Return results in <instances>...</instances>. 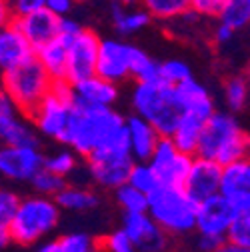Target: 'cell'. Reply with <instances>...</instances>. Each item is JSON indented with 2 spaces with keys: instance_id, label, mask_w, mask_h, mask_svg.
Here are the masks:
<instances>
[{
  "instance_id": "1",
  "label": "cell",
  "mask_w": 250,
  "mask_h": 252,
  "mask_svg": "<svg viewBox=\"0 0 250 252\" xmlns=\"http://www.w3.org/2000/svg\"><path fill=\"white\" fill-rule=\"evenodd\" d=\"M250 138L234 112L214 110L204 122L194 156L214 160L216 164H228L240 158H248Z\"/></svg>"
},
{
  "instance_id": "2",
  "label": "cell",
  "mask_w": 250,
  "mask_h": 252,
  "mask_svg": "<svg viewBox=\"0 0 250 252\" xmlns=\"http://www.w3.org/2000/svg\"><path fill=\"white\" fill-rule=\"evenodd\" d=\"M120 126H124V116L112 106H84L74 102L70 122L60 142L74 150L76 156L86 158Z\"/></svg>"
},
{
  "instance_id": "3",
  "label": "cell",
  "mask_w": 250,
  "mask_h": 252,
  "mask_svg": "<svg viewBox=\"0 0 250 252\" xmlns=\"http://www.w3.org/2000/svg\"><path fill=\"white\" fill-rule=\"evenodd\" d=\"M198 202L182 186L158 184L146 194V212L166 234L184 236L194 232Z\"/></svg>"
},
{
  "instance_id": "4",
  "label": "cell",
  "mask_w": 250,
  "mask_h": 252,
  "mask_svg": "<svg viewBox=\"0 0 250 252\" xmlns=\"http://www.w3.org/2000/svg\"><path fill=\"white\" fill-rule=\"evenodd\" d=\"M132 162L126 126H120L114 134H110L86 156L90 180L104 190H114L126 182Z\"/></svg>"
},
{
  "instance_id": "5",
  "label": "cell",
  "mask_w": 250,
  "mask_h": 252,
  "mask_svg": "<svg viewBox=\"0 0 250 252\" xmlns=\"http://www.w3.org/2000/svg\"><path fill=\"white\" fill-rule=\"evenodd\" d=\"M60 220V208L52 196L32 194L28 198H20L18 208L8 222L10 242L32 246L48 236Z\"/></svg>"
},
{
  "instance_id": "6",
  "label": "cell",
  "mask_w": 250,
  "mask_h": 252,
  "mask_svg": "<svg viewBox=\"0 0 250 252\" xmlns=\"http://www.w3.org/2000/svg\"><path fill=\"white\" fill-rule=\"evenodd\" d=\"M132 108L134 114L148 120L160 136H170L180 108L174 98V86L156 78L148 82H136L132 90Z\"/></svg>"
},
{
  "instance_id": "7",
  "label": "cell",
  "mask_w": 250,
  "mask_h": 252,
  "mask_svg": "<svg viewBox=\"0 0 250 252\" xmlns=\"http://www.w3.org/2000/svg\"><path fill=\"white\" fill-rule=\"evenodd\" d=\"M52 78L46 74L36 56H30L14 68L2 70V90L24 116L34 112L40 100L48 94Z\"/></svg>"
},
{
  "instance_id": "8",
  "label": "cell",
  "mask_w": 250,
  "mask_h": 252,
  "mask_svg": "<svg viewBox=\"0 0 250 252\" xmlns=\"http://www.w3.org/2000/svg\"><path fill=\"white\" fill-rule=\"evenodd\" d=\"M72 110H74L72 84L68 80H52L48 94L40 100V104L28 118L38 134L60 142L70 122Z\"/></svg>"
},
{
  "instance_id": "9",
  "label": "cell",
  "mask_w": 250,
  "mask_h": 252,
  "mask_svg": "<svg viewBox=\"0 0 250 252\" xmlns=\"http://www.w3.org/2000/svg\"><path fill=\"white\" fill-rule=\"evenodd\" d=\"M192 158H194L192 154H186V152L178 150L168 136H160L154 150H152V154H150V158H148V164L156 172L160 184L182 186L186 174L190 170Z\"/></svg>"
},
{
  "instance_id": "10",
  "label": "cell",
  "mask_w": 250,
  "mask_h": 252,
  "mask_svg": "<svg viewBox=\"0 0 250 252\" xmlns=\"http://www.w3.org/2000/svg\"><path fill=\"white\" fill-rule=\"evenodd\" d=\"M0 144L40 146V136L30 118L16 108L4 90H0Z\"/></svg>"
},
{
  "instance_id": "11",
  "label": "cell",
  "mask_w": 250,
  "mask_h": 252,
  "mask_svg": "<svg viewBox=\"0 0 250 252\" xmlns=\"http://www.w3.org/2000/svg\"><path fill=\"white\" fill-rule=\"evenodd\" d=\"M44 154L40 146L0 144V176L12 182H28L42 168Z\"/></svg>"
},
{
  "instance_id": "12",
  "label": "cell",
  "mask_w": 250,
  "mask_h": 252,
  "mask_svg": "<svg viewBox=\"0 0 250 252\" xmlns=\"http://www.w3.org/2000/svg\"><path fill=\"white\" fill-rule=\"evenodd\" d=\"M98 44H100V38L92 30H84V28L68 42L66 80L70 84L94 74Z\"/></svg>"
},
{
  "instance_id": "13",
  "label": "cell",
  "mask_w": 250,
  "mask_h": 252,
  "mask_svg": "<svg viewBox=\"0 0 250 252\" xmlns=\"http://www.w3.org/2000/svg\"><path fill=\"white\" fill-rule=\"evenodd\" d=\"M218 194H222L234 212H250V160L240 158L220 168Z\"/></svg>"
},
{
  "instance_id": "14",
  "label": "cell",
  "mask_w": 250,
  "mask_h": 252,
  "mask_svg": "<svg viewBox=\"0 0 250 252\" xmlns=\"http://www.w3.org/2000/svg\"><path fill=\"white\" fill-rule=\"evenodd\" d=\"M122 230L134 242L138 252H164L166 232L148 216V212H124Z\"/></svg>"
},
{
  "instance_id": "15",
  "label": "cell",
  "mask_w": 250,
  "mask_h": 252,
  "mask_svg": "<svg viewBox=\"0 0 250 252\" xmlns=\"http://www.w3.org/2000/svg\"><path fill=\"white\" fill-rule=\"evenodd\" d=\"M234 208L222 194H212L204 200L198 202L196 206V232L202 234H212V236H220L224 238L226 228L230 224V220L234 216Z\"/></svg>"
},
{
  "instance_id": "16",
  "label": "cell",
  "mask_w": 250,
  "mask_h": 252,
  "mask_svg": "<svg viewBox=\"0 0 250 252\" xmlns=\"http://www.w3.org/2000/svg\"><path fill=\"white\" fill-rule=\"evenodd\" d=\"M220 168L222 166L216 164L214 160L194 156L192 164H190V170L184 178L182 188L196 202L216 194L218 192V184H220Z\"/></svg>"
},
{
  "instance_id": "17",
  "label": "cell",
  "mask_w": 250,
  "mask_h": 252,
  "mask_svg": "<svg viewBox=\"0 0 250 252\" xmlns=\"http://www.w3.org/2000/svg\"><path fill=\"white\" fill-rule=\"evenodd\" d=\"M94 74L114 84H120L122 80H126L130 76L128 74V44L118 42V40H100Z\"/></svg>"
},
{
  "instance_id": "18",
  "label": "cell",
  "mask_w": 250,
  "mask_h": 252,
  "mask_svg": "<svg viewBox=\"0 0 250 252\" xmlns=\"http://www.w3.org/2000/svg\"><path fill=\"white\" fill-rule=\"evenodd\" d=\"M58 18L60 16L52 14L48 8H40L18 18H10V22L26 36L30 46L36 50L38 46H42L44 42L58 34Z\"/></svg>"
},
{
  "instance_id": "19",
  "label": "cell",
  "mask_w": 250,
  "mask_h": 252,
  "mask_svg": "<svg viewBox=\"0 0 250 252\" xmlns=\"http://www.w3.org/2000/svg\"><path fill=\"white\" fill-rule=\"evenodd\" d=\"M74 102L84 106H112L118 98V84L108 82L96 74L72 84Z\"/></svg>"
},
{
  "instance_id": "20",
  "label": "cell",
  "mask_w": 250,
  "mask_h": 252,
  "mask_svg": "<svg viewBox=\"0 0 250 252\" xmlns=\"http://www.w3.org/2000/svg\"><path fill=\"white\" fill-rule=\"evenodd\" d=\"M124 126H126L132 160L148 162V158H150V154H152L156 142H158L160 134L154 130V126L148 120H144L138 114H132L128 118H124Z\"/></svg>"
},
{
  "instance_id": "21",
  "label": "cell",
  "mask_w": 250,
  "mask_h": 252,
  "mask_svg": "<svg viewBox=\"0 0 250 252\" xmlns=\"http://www.w3.org/2000/svg\"><path fill=\"white\" fill-rule=\"evenodd\" d=\"M30 56H34V48L12 22L0 28V68H14Z\"/></svg>"
},
{
  "instance_id": "22",
  "label": "cell",
  "mask_w": 250,
  "mask_h": 252,
  "mask_svg": "<svg viewBox=\"0 0 250 252\" xmlns=\"http://www.w3.org/2000/svg\"><path fill=\"white\" fill-rule=\"evenodd\" d=\"M174 98H176L180 112L192 110V112H198V114L210 118V114L216 110L208 88L204 84H200L198 80H194L192 76L174 84Z\"/></svg>"
},
{
  "instance_id": "23",
  "label": "cell",
  "mask_w": 250,
  "mask_h": 252,
  "mask_svg": "<svg viewBox=\"0 0 250 252\" xmlns=\"http://www.w3.org/2000/svg\"><path fill=\"white\" fill-rule=\"evenodd\" d=\"M72 38H64L56 34L42 46L34 50V56L46 70L52 80H66V56H68V42Z\"/></svg>"
},
{
  "instance_id": "24",
  "label": "cell",
  "mask_w": 250,
  "mask_h": 252,
  "mask_svg": "<svg viewBox=\"0 0 250 252\" xmlns=\"http://www.w3.org/2000/svg\"><path fill=\"white\" fill-rule=\"evenodd\" d=\"M208 118L198 114V112H192V110H182L178 120H176V126L172 134L168 136L172 140V144L186 152V154H192L196 152V146H198V138H200V132H202V126Z\"/></svg>"
},
{
  "instance_id": "25",
  "label": "cell",
  "mask_w": 250,
  "mask_h": 252,
  "mask_svg": "<svg viewBox=\"0 0 250 252\" xmlns=\"http://www.w3.org/2000/svg\"><path fill=\"white\" fill-rule=\"evenodd\" d=\"M54 202L58 204L60 210H68V212H90V210L98 208L100 196L94 190H90V188L66 184L54 196Z\"/></svg>"
},
{
  "instance_id": "26",
  "label": "cell",
  "mask_w": 250,
  "mask_h": 252,
  "mask_svg": "<svg viewBox=\"0 0 250 252\" xmlns=\"http://www.w3.org/2000/svg\"><path fill=\"white\" fill-rule=\"evenodd\" d=\"M98 242L86 232H68L56 240L42 242L36 252H96Z\"/></svg>"
},
{
  "instance_id": "27",
  "label": "cell",
  "mask_w": 250,
  "mask_h": 252,
  "mask_svg": "<svg viewBox=\"0 0 250 252\" xmlns=\"http://www.w3.org/2000/svg\"><path fill=\"white\" fill-rule=\"evenodd\" d=\"M112 22L120 34L128 36V34H134L138 30H142L150 22V14L146 10H128V8H124V4L114 2L112 4Z\"/></svg>"
},
{
  "instance_id": "28",
  "label": "cell",
  "mask_w": 250,
  "mask_h": 252,
  "mask_svg": "<svg viewBox=\"0 0 250 252\" xmlns=\"http://www.w3.org/2000/svg\"><path fill=\"white\" fill-rule=\"evenodd\" d=\"M128 74L136 82H148L158 78V62L150 58L142 48L128 44Z\"/></svg>"
},
{
  "instance_id": "29",
  "label": "cell",
  "mask_w": 250,
  "mask_h": 252,
  "mask_svg": "<svg viewBox=\"0 0 250 252\" xmlns=\"http://www.w3.org/2000/svg\"><path fill=\"white\" fill-rule=\"evenodd\" d=\"M76 166H78V158H76V152L70 150L68 146L66 148H60L52 154H44V160H42V168L62 176V178H68L76 172Z\"/></svg>"
},
{
  "instance_id": "30",
  "label": "cell",
  "mask_w": 250,
  "mask_h": 252,
  "mask_svg": "<svg viewBox=\"0 0 250 252\" xmlns=\"http://www.w3.org/2000/svg\"><path fill=\"white\" fill-rule=\"evenodd\" d=\"M218 18L222 24L230 26L234 32L246 28V24L250 22V0H226Z\"/></svg>"
},
{
  "instance_id": "31",
  "label": "cell",
  "mask_w": 250,
  "mask_h": 252,
  "mask_svg": "<svg viewBox=\"0 0 250 252\" xmlns=\"http://www.w3.org/2000/svg\"><path fill=\"white\" fill-rule=\"evenodd\" d=\"M146 12L160 20L178 18L190 8V0H142Z\"/></svg>"
},
{
  "instance_id": "32",
  "label": "cell",
  "mask_w": 250,
  "mask_h": 252,
  "mask_svg": "<svg viewBox=\"0 0 250 252\" xmlns=\"http://www.w3.org/2000/svg\"><path fill=\"white\" fill-rule=\"evenodd\" d=\"M224 100L228 112H242L248 102V82L244 76H230L224 82Z\"/></svg>"
},
{
  "instance_id": "33",
  "label": "cell",
  "mask_w": 250,
  "mask_h": 252,
  "mask_svg": "<svg viewBox=\"0 0 250 252\" xmlns=\"http://www.w3.org/2000/svg\"><path fill=\"white\" fill-rule=\"evenodd\" d=\"M126 182L130 186H134L136 190L148 194L152 192L156 186H158V176H156V172L152 170V166L148 162H140V160H134L132 166H130V172H128V178Z\"/></svg>"
},
{
  "instance_id": "34",
  "label": "cell",
  "mask_w": 250,
  "mask_h": 252,
  "mask_svg": "<svg viewBox=\"0 0 250 252\" xmlns=\"http://www.w3.org/2000/svg\"><path fill=\"white\" fill-rule=\"evenodd\" d=\"M30 184H32V190H34V194H40V196H56L62 188H64L68 182H66V178H62V176H58V174H54V172H50V170H46V168H40L32 178L28 180Z\"/></svg>"
},
{
  "instance_id": "35",
  "label": "cell",
  "mask_w": 250,
  "mask_h": 252,
  "mask_svg": "<svg viewBox=\"0 0 250 252\" xmlns=\"http://www.w3.org/2000/svg\"><path fill=\"white\" fill-rule=\"evenodd\" d=\"M114 198L122 212H146V194L136 190L128 182L114 188Z\"/></svg>"
},
{
  "instance_id": "36",
  "label": "cell",
  "mask_w": 250,
  "mask_h": 252,
  "mask_svg": "<svg viewBox=\"0 0 250 252\" xmlns=\"http://www.w3.org/2000/svg\"><path fill=\"white\" fill-rule=\"evenodd\" d=\"M224 240L250 248V212H236L226 228Z\"/></svg>"
},
{
  "instance_id": "37",
  "label": "cell",
  "mask_w": 250,
  "mask_h": 252,
  "mask_svg": "<svg viewBox=\"0 0 250 252\" xmlns=\"http://www.w3.org/2000/svg\"><path fill=\"white\" fill-rule=\"evenodd\" d=\"M192 76V70L186 62L178 60V58H170V60H164V62H158V78L164 80L166 84H178L186 78Z\"/></svg>"
},
{
  "instance_id": "38",
  "label": "cell",
  "mask_w": 250,
  "mask_h": 252,
  "mask_svg": "<svg viewBox=\"0 0 250 252\" xmlns=\"http://www.w3.org/2000/svg\"><path fill=\"white\" fill-rule=\"evenodd\" d=\"M100 246L104 248V252H138L134 242L128 238V234L122 228L112 230L110 234H106L100 240Z\"/></svg>"
},
{
  "instance_id": "39",
  "label": "cell",
  "mask_w": 250,
  "mask_h": 252,
  "mask_svg": "<svg viewBox=\"0 0 250 252\" xmlns=\"http://www.w3.org/2000/svg\"><path fill=\"white\" fill-rule=\"evenodd\" d=\"M18 202H20V196L14 190L0 186V226H8V222L18 208Z\"/></svg>"
},
{
  "instance_id": "40",
  "label": "cell",
  "mask_w": 250,
  "mask_h": 252,
  "mask_svg": "<svg viewBox=\"0 0 250 252\" xmlns=\"http://www.w3.org/2000/svg\"><path fill=\"white\" fill-rule=\"evenodd\" d=\"M226 0H190V10L198 16H218Z\"/></svg>"
},
{
  "instance_id": "41",
  "label": "cell",
  "mask_w": 250,
  "mask_h": 252,
  "mask_svg": "<svg viewBox=\"0 0 250 252\" xmlns=\"http://www.w3.org/2000/svg\"><path fill=\"white\" fill-rule=\"evenodd\" d=\"M8 4H10L12 18H18V16L44 8V0H8Z\"/></svg>"
},
{
  "instance_id": "42",
  "label": "cell",
  "mask_w": 250,
  "mask_h": 252,
  "mask_svg": "<svg viewBox=\"0 0 250 252\" xmlns=\"http://www.w3.org/2000/svg\"><path fill=\"white\" fill-rule=\"evenodd\" d=\"M196 232V230H194ZM224 238L220 236H212V234H202V232H196V238H194V250L196 252H214L216 246L220 244Z\"/></svg>"
},
{
  "instance_id": "43",
  "label": "cell",
  "mask_w": 250,
  "mask_h": 252,
  "mask_svg": "<svg viewBox=\"0 0 250 252\" xmlns=\"http://www.w3.org/2000/svg\"><path fill=\"white\" fill-rule=\"evenodd\" d=\"M82 30V26L72 20V18H66V16H60L58 18V34L64 36V38H74L78 32Z\"/></svg>"
},
{
  "instance_id": "44",
  "label": "cell",
  "mask_w": 250,
  "mask_h": 252,
  "mask_svg": "<svg viewBox=\"0 0 250 252\" xmlns=\"http://www.w3.org/2000/svg\"><path fill=\"white\" fill-rule=\"evenodd\" d=\"M44 8L56 16H66L72 8V0H44Z\"/></svg>"
},
{
  "instance_id": "45",
  "label": "cell",
  "mask_w": 250,
  "mask_h": 252,
  "mask_svg": "<svg viewBox=\"0 0 250 252\" xmlns=\"http://www.w3.org/2000/svg\"><path fill=\"white\" fill-rule=\"evenodd\" d=\"M232 36H234V30L230 26H226V24L220 22V26L216 28V42L218 44H226V42L232 40Z\"/></svg>"
},
{
  "instance_id": "46",
  "label": "cell",
  "mask_w": 250,
  "mask_h": 252,
  "mask_svg": "<svg viewBox=\"0 0 250 252\" xmlns=\"http://www.w3.org/2000/svg\"><path fill=\"white\" fill-rule=\"evenodd\" d=\"M214 252H250V248H248V246L232 244V242H228V240H222L220 244L216 246V250H214Z\"/></svg>"
},
{
  "instance_id": "47",
  "label": "cell",
  "mask_w": 250,
  "mask_h": 252,
  "mask_svg": "<svg viewBox=\"0 0 250 252\" xmlns=\"http://www.w3.org/2000/svg\"><path fill=\"white\" fill-rule=\"evenodd\" d=\"M12 18L10 14V4H8V0H0V28H2L4 24H8Z\"/></svg>"
},
{
  "instance_id": "48",
  "label": "cell",
  "mask_w": 250,
  "mask_h": 252,
  "mask_svg": "<svg viewBox=\"0 0 250 252\" xmlns=\"http://www.w3.org/2000/svg\"><path fill=\"white\" fill-rule=\"evenodd\" d=\"M10 244V234H8V228L6 226H0V250L6 248Z\"/></svg>"
},
{
  "instance_id": "49",
  "label": "cell",
  "mask_w": 250,
  "mask_h": 252,
  "mask_svg": "<svg viewBox=\"0 0 250 252\" xmlns=\"http://www.w3.org/2000/svg\"><path fill=\"white\" fill-rule=\"evenodd\" d=\"M116 2H120V4H124V6H130V4H136L138 0H116Z\"/></svg>"
},
{
  "instance_id": "50",
  "label": "cell",
  "mask_w": 250,
  "mask_h": 252,
  "mask_svg": "<svg viewBox=\"0 0 250 252\" xmlns=\"http://www.w3.org/2000/svg\"><path fill=\"white\" fill-rule=\"evenodd\" d=\"M78 2H84V0H78Z\"/></svg>"
}]
</instances>
